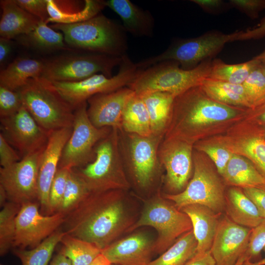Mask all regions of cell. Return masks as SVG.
<instances>
[{
    "label": "cell",
    "mask_w": 265,
    "mask_h": 265,
    "mask_svg": "<svg viewBox=\"0 0 265 265\" xmlns=\"http://www.w3.org/2000/svg\"><path fill=\"white\" fill-rule=\"evenodd\" d=\"M39 201L21 205L16 218L13 248H33L61 227L65 215L56 212L44 215L40 210Z\"/></svg>",
    "instance_id": "cell-14"
},
{
    "label": "cell",
    "mask_w": 265,
    "mask_h": 265,
    "mask_svg": "<svg viewBox=\"0 0 265 265\" xmlns=\"http://www.w3.org/2000/svg\"><path fill=\"white\" fill-rule=\"evenodd\" d=\"M211 99L229 106L250 108L242 84H234L207 78L201 85Z\"/></svg>",
    "instance_id": "cell-33"
},
{
    "label": "cell",
    "mask_w": 265,
    "mask_h": 265,
    "mask_svg": "<svg viewBox=\"0 0 265 265\" xmlns=\"http://www.w3.org/2000/svg\"><path fill=\"white\" fill-rule=\"evenodd\" d=\"M0 265H3V264H0Z\"/></svg>",
    "instance_id": "cell-62"
},
{
    "label": "cell",
    "mask_w": 265,
    "mask_h": 265,
    "mask_svg": "<svg viewBox=\"0 0 265 265\" xmlns=\"http://www.w3.org/2000/svg\"><path fill=\"white\" fill-rule=\"evenodd\" d=\"M146 226L153 227L158 232L154 252L159 254L163 253L181 236L192 230L188 215L162 196L159 191L145 203L140 217L128 232Z\"/></svg>",
    "instance_id": "cell-7"
},
{
    "label": "cell",
    "mask_w": 265,
    "mask_h": 265,
    "mask_svg": "<svg viewBox=\"0 0 265 265\" xmlns=\"http://www.w3.org/2000/svg\"><path fill=\"white\" fill-rule=\"evenodd\" d=\"M244 255L239 259L235 265H242L243 263L245 262V257Z\"/></svg>",
    "instance_id": "cell-59"
},
{
    "label": "cell",
    "mask_w": 265,
    "mask_h": 265,
    "mask_svg": "<svg viewBox=\"0 0 265 265\" xmlns=\"http://www.w3.org/2000/svg\"><path fill=\"white\" fill-rule=\"evenodd\" d=\"M87 108V102H85L75 110L72 132L63 150L58 168L72 169L91 162L95 158L96 146L112 130L94 126L88 117Z\"/></svg>",
    "instance_id": "cell-10"
},
{
    "label": "cell",
    "mask_w": 265,
    "mask_h": 265,
    "mask_svg": "<svg viewBox=\"0 0 265 265\" xmlns=\"http://www.w3.org/2000/svg\"><path fill=\"white\" fill-rule=\"evenodd\" d=\"M123 57L95 53L61 56L44 61L41 77L52 82H77L100 74L110 78Z\"/></svg>",
    "instance_id": "cell-11"
},
{
    "label": "cell",
    "mask_w": 265,
    "mask_h": 265,
    "mask_svg": "<svg viewBox=\"0 0 265 265\" xmlns=\"http://www.w3.org/2000/svg\"><path fill=\"white\" fill-rule=\"evenodd\" d=\"M197 149L210 157L214 163L217 172L221 176L232 157L233 153L221 144L201 145Z\"/></svg>",
    "instance_id": "cell-43"
},
{
    "label": "cell",
    "mask_w": 265,
    "mask_h": 265,
    "mask_svg": "<svg viewBox=\"0 0 265 265\" xmlns=\"http://www.w3.org/2000/svg\"><path fill=\"white\" fill-rule=\"evenodd\" d=\"M225 211L233 222L253 229L264 219L241 188L231 186L225 193Z\"/></svg>",
    "instance_id": "cell-27"
},
{
    "label": "cell",
    "mask_w": 265,
    "mask_h": 265,
    "mask_svg": "<svg viewBox=\"0 0 265 265\" xmlns=\"http://www.w3.org/2000/svg\"><path fill=\"white\" fill-rule=\"evenodd\" d=\"M119 132L117 129H112L96 146L95 159L82 167L72 169L90 192L127 191L130 187L121 155Z\"/></svg>",
    "instance_id": "cell-5"
},
{
    "label": "cell",
    "mask_w": 265,
    "mask_h": 265,
    "mask_svg": "<svg viewBox=\"0 0 265 265\" xmlns=\"http://www.w3.org/2000/svg\"><path fill=\"white\" fill-rule=\"evenodd\" d=\"M111 265L107 259L102 254L89 265Z\"/></svg>",
    "instance_id": "cell-54"
},
{
    "label": "cell",
    "mask_w": 265,
    "mask_h": 265,
    "mask_svg": "<svg viewBox=\"0 0 265 265\" xmlns=\"http://www.w3.org/2000/svg\"><path fill=\"white\" fill-rule=\"evenodd\" d=\"M44 149L11 165L0 168V185L5 190L8 201L21 205L39 201L38 169Z\"/></svg>",
    "instance_id": "cell-16"
},
{
    "label": "cell",
    "mask_w": 265,
    "mask_h": 265,
    "mask_svg": "<svg viewBox=\"0 0 265 265\" xmlns=\"http://www.w3.org/2000/svg\"><path fill=\"white\" fill-rule=\"evenodd\" d=\"M125 133L128 166L136 186L146 189L153 184L161 166L159 150L163 136Z\"/></svg>",
    "instance_id": "cell-13"
},
{
    "label": "cell",
    "mask_w": 265,
    "mask_h": 265,
    "mask_svg": "<svg viewBox=\"0 0 265 265\" xmlns=\"http://www.w3.org/2000/svg\"><path fill=\"white\" fill-rule=\"evenodd\" d=\"M122 129L121 132L143 136H149L152 134L147 107L142 97L135 93L130 99L124 109Z\"/></svg>",
    "instance_id": "cell-32"
},
{
    "label": "cell",
    "mask_w": 265,
    "mask_h": 265,
    "mask_svg": "<svg viewBox=\"0 0 265 265\" xmlns=\"http://www.w3.org/2000/svg\"><path fill=\"white\" fill-rule=\"evenodd\" d=\"M90 193L82 179L74 169H70L63 198L57 212L66 215Z\"/></svg>",
    "instance_id": "cell-39"
},
{
    "label": "cell",
    "mask_w": 265,
    "mask_h": 265,
    "mask_svg": "<svg viewBox=\"0 0 265 265\" xmlns=\"http://www.w3.org/2000/svg\"><path fill=\"white\" fill-rule=\"evenodd\" d=\"M229 3L252 19L257 18L265 9V0H231Z\"/></svg>",
    "instance_id": "cell-46"
},
{
    "label": "cell",
    "mask_w": 265,
    "mask_h": 265,
    "mask_svg": "<svg viewBox=\"0 0 265 265\" xmlns=\"http://www.w3.org/2000/svg\"><path fill=\"white\" fill-rule=\"evenodd\" d=\"M193 174L186 187L182 192L166 194L164 197L172 201L181 210L192 204L209 208L215 213L225 211V193L224 185L214 169L200 155L193 154Z\"/></svg>",
    "instance_id": "cell-9"
},
{
    "label": "cell",
    "mask_w": 265,
    "mask_h": 265,
    "mask_svg": "<svg viewBox=\"0 0 265 265\" xmlns=\"http://www.w3.org/2000/svg\"><path fill=\"white\" fill-rule=\"evenodd\" d=\"M106 5L120 17L127 32L136 37L153 36L155 21L148 10L129 0H108L106 1Z\"/></svg>",
    "instance_id": "cell-22"
},
{
    "label": "cell",
    "mask_w": 265,
    "mask_h": 265,
    "mask_svg": "<svg viewBox=\"0 0 265 265\" xmlns=\"http://www.w3.org/2000/svg\"><path fill=\"white\" fill-rule=\"evenodd\" d=\"M263 134H264V138L265 139V131H264V132H263Z\"/></svg>",
    "instance_id": "cell-61"
},
{
    "label": "cell",
    "mask_w": 265,
    "mask_h": 265,
    "mask_svg": "<svg viewBox=\"0 0 265 265\" xmlns=\"http://www.w3.org/2000/svg\"><path fill=\"white\" fill-rule=\"evenodd\" d=\"M261 60L253 58L243 63L229 64L219 58L212 61L209 79L234 84H242Z\"/></svg>",
    "instance_id": "cell-35"
},
{
    "label": "cell",
    "mask_w": 265,
    "mask_h": 265,
    "mask_svg": "<svg viewBox=\"0 0 265 265\" xmlns=\"http://www.w3.org/2000/svg\"><path fill=\"white\" fill-rule=\"evenodd\" d=\"M184 265H215V263L210 250L201 254L196 253Z\"/></svg>",
    "instance_id": "cell-50"
},
{
    "label": "cell",
    "mask_w": 265,
    "mask_h": 265,
    "mask_svg": "<svg viewBox=\"0 0 265 265\" xmlns=\"http://www.w3.org/2000/svg\"><path fill=\"white\" fill-rule=\"evenodd\" d=\"M8 201V197L3 187L0 185V206L2 208Z\"/></svg>",
    "instance_id": "cell-55"
},
{
    "label": "cell",
    "mask_w": 265,
    "mask_h": 265,
    "mask_svg": "<svg viewBox=\"0 0 265 265\" xmlns=\"http://www.w3.org/2000/svg\"><path fill=\"white\" fill-rule=\"evenodd\" d=\"M111 265H112V264H111Z\"/></svg>",
    "instance_id": "cell-63"
},
{
    "label": "cell",
    "mask_w": 265,
    "mask_h": 265,
    "mask_svg": "<svg viewBox=\"0 0 265 265\" xmlns=\"http://www.w3.org/2000/svg\"><path fill=\"white\" fill-rule=\"evenodd\" d=\"M198 242L192 230L181 236L149 265H184L197 253Z\"/></svg>",
    "instance_id": "cell-34"
},
{
    "label": "cell",
    "mask_w": 265,
    "mask_h": 265,
    "mask_svg": "<svg viewBox=\"0 0 265 265\" xmlns=\"http://www.w3.org/2000/svg\"><path fill=\"white\" fill-rule=\"evenodd\" d=\"M72 132V127L50 132L39 162L38 174V201L40 212L49 215V195L58 168L64 147Z\"/></svg>",
    "instance_id": "cell-19"
},
{
    "label": "cell",
    "mask_w": 265,
    "mask_h": 265,
    "mask_svg": "<svg viewBox=\"0 0 265 265\" xmlns=\"http://www.w3.org/2000/svg\"><path fill=\"white\" fill-rule=\"evenodd\" d=\"M251 231L221 214L210 249L215 265H235L247 250Z\"/></svg>",
    "instance_id": "cell-18"
},
{
    "label": "cell",
    "mask_w": 265,
    "mask_h": 265,
    "mask_svg": "<svg viewBox=\"0 0 265 265\" xmlns=\"http://www.w3.org/2000/svg\"><path fill=\"white\" fill-rule=\"evenodd\" d=\"M154 244L147 234L138 232L115 241L101 254L114 265H149Z\"/></svg>",
    "instance_id": "cell-21"
},
{
    "label": "cell",
    "mask_w": 265,
    "mask_h": 265,
    "mask_svg": "<svg viewBox=\"0 0 265 265\" xmlns=\"http://www.w3.org/2000/svg\"><path fill=\"white\" fill-rule=\"evenodd\" d=\"M48 265H72L71 261L59 252L52 259Z\"/></svg>",
    "instance_id": "cell-53"
},
{
    "label": "cell",
    "mask_w": 265,
    "mask_h": 265,
    "mask_svg": "<svg viewBox=\"0 0 265 265\" xmlns=\"http://www.w3.org/2000/svg\"><path fill=\"white\" fill-rule=\"evenodd\" d=\"M134 94L127 86L88 99L87 114L92 124L97 128L108 127L121 132L124 109Z\"/></svg>",
    "instance_id": "cell-20"
},
{
    "label": "cell",
    "mask_w": 265,
    "mask_h": 265,
    "mask_svg": "<svg viewBox=\"0 0 265 265\" xmlns=\"http://www.w3.org/2000/svg\"><path fill=\"white\" fill-rule=\"evenodd\" d=\"M44 61L25 57L18 58L0 72V86L17 91L31 78L41 77Z\"/></svg>",
    "instance_id": "cell-30"
},
{
    "label": "cell",
    "mask_w": 265,
    "mask_h": 265,
    "mask_svg": "<svg viewBox=\"0 0 265 265\" xmlns=\"http://www.w3.org/2000/svg\"><path fill=\"white\" fill-rule=\"evenodd\" d=\"M116 75L97 74L77 82H52L62 97L74 108L91 97L128 86L140 69L127 54L123 57Z\"/></svg>",
    "instance_id": "cell-12"
},
{
    "label": "cell",
    "mask_w": 265,
    "mask_h": 265,
    "mask_svg": "<svg viewBox=\"0 0 265 265\" xmlns=\"http://www.w3.org/2000/svg\"><path fill=\"white\" fill-rule=\"evenodd\" d=\"M12 40L0 38V64L1 66L8 56L12 49Z\"/></svg>",
    "instance_id": "cell-52"
},
{
    "label": "cell",
    "mask_w": 265,
    "mask_h": 265,
    "mask_svg": "<svg viewBox=\"0 0 265 265\" xmlns=\"http://www.w3.org/2000/svg\"><path fill=\"white\" fill-rule=\"evenodd\" d=\"M260 66L262 68L263 74L265 77V59L260 60Z\"/></svg>",
    "instance_id": "cell-60"
},
{
    "label": "cell",
    "mask_w": 265,
    "mask_h": 265,
    "mask_svg": "<svg viewBox=\"0 0 265 265\" xmlns=\"http://www.w3.org/2000/svg\"><path fill=\"white\" fill-rule=\"evenodd\" d=\"M0 133L21 159L45 148L50 132L42 128L24 106L15 114L0 118Z\"/></svg>",
    "instance_id": "cell-15"
},
{
    "label": "cell",
    "mask_w": 265,
    "mask_h": 265,
    "mask_svg": "<svg viewBox=\"0 0 265 265\" xmlns=\"http://www.w3.org/2000/svg\"><path fill=\"white\" fill-rule=\"evenodd\" d=\"M239 112L233 106L211 99L201 85L192 87L175 97L165 138H177L192 143L200 128L234 118Z\"/></svg>",
    "instance_id": "cell-2"
},
{
    "label": "cell",
    "mask_w": 265,
    "mask_h": 265,
    "mask_svg": "<svg viewBox=\"0 0 265 265\" xmlns=\"http://www.w3.org/2000/svg\"><path fill=\"white\" fill-rule=\"evenodd\" d=\"M246 196L253 203L260 215L265 218V190L256 187L242 189Z\"/></svg>",
    "instance_id": "cell-48"
},
{
    "label": "cell",
    "mask_w": 265,
    "mask_h": 265,
    "mask_svg": "<svg viewBox=\"0 0 265 265\" xmlns=\"http://www.w3.org/2000/svg\"><path fill=\"white\" fill-rule=\"evenodd\" d=\"M17 91L24 106L47 131L72 127L75 108L62 97L52 81L41 76L33 78Z\"/></svg>",
    "instance_id": "cell-4"
},
{
    "label": "cell",
    "mask_w": 265,
    "mask_h": 265,
    "mask_svg": "<svg viewBox=\"0 0 265 265\" xmlns=\"http://www.w3.org/2000/svg\"><path fill=\"white\" fill-rule=\"evenodd\" d=\"M21 7L41 21L47 23L50 18L47 0H14Z\"/></svg>",
    "instance_id": "cell-45"
},
{
    "label": "cell",
    "mask_w": 265,
    "mask_h": 265,
    "mask_svg": "<svg viewBox=\"0 0 265 265\" xmlns=\"http://www.w3.org/2000/svg\"><path fill=\"white\" fill-rule=\"evenodd\" d=\"M192 143L177 138H164L159 157L166 171L165 186L171 194L183 191L188 183L193 165Z\"/></svg>",
    "instance_id": "cell-17"
},
{
    "label": "cell",
    "mask_w": 265,
    "mask_h": 265,
    "mask_svg": "<svg viewBox=\"0 0 265 265\" xmlns=\"http://www.w3.org/2000/svg\"><path fill=\"white\" fill-rule=\"evenodd\" d=\"M50 18L47 23L73 24L90 19L106 6V1L85 0L80 8L74 1L47 0Z\"/></svg>",
    "instance_id": "cell-25"
},
{
    "label": "cell",
    "mask_w": 265,
    "mask_h": 265,
    "mask_svg": "<svg viewBox=\"0 0 265 265\" xmlns=\"http://www.w3.org/2000/svg\"><path fill=\"white\" fill-rule=\"evenodd\" d=\"M235 37L236 32L225 34L212 31L194 38L179 39L161 53L135 64L138 69L143 70L160 62L172 60L178 62L182 69H191L202 62L212 59L227 43L235 41Z\"/></svg>",
    "instance_id": "cell-8"
},
{
    "label": "cell",
    "mask_w": 265,
    "mask_h": 265,
    "mask_svg": "<svg viewBox=\"0 0 265 265\" xmlns=\"http://www.w3.org/2000/svg\"><path fill=\"white\" fill-rule=\"evenodd\" d=\"M17 151L0 133V165L5 167L13 164L21 159Z\"/></svg>",
    "instance_id": "cell-47"
},
{
    "label": "cell",
    "mask_w": 265,
    "mask_h": 265,
    "mask_svg": "<svg viewBox=\"0 0 265 265\" xmlns=\"http://www.w3.org/2000/svg\"><path fill=\"white\" fill-rule=\"evenodd\" d=\"M265 36V17L255 27L246 30L237 31L236 40L257 39Z\"/></svg>",
    "instance_id": "cell-49"
},
{
    "label": "cell",
    "mask_w": 265,
    "mask_h": 265,
    "mask_svg": "<svg viewBox=\"0 0 265 265\" xmlns=\"http://www.w3.org/2000/svg\"><path fill=\"white\" fill-rule=\"evenodd\" d=\"M138 95L142 97L147 107L152 134L164 137L176 96L161 91Z\"/></svg>",
    "instance_id": "cell-29"
},
{
    "label": "cell",
    "mask_w": 265,
    "mask_h": 265,
    "mask_svg": "<svg viewBox=\"0 0 265 265\" xmlns=\"http://www.w3.org/2000/svg\"><path fill=\"white\" fill-rule=\"evenodd\" d=\"M221 144L232 153L250 160L265 180V139L263 132H249L235 138L222 140Z\"/></svg>",
    "instance_id": "cell-28"
},
{
    "label": "cell",
    "mask_w": 265,
    "mask_h": 265,
    "mask_svg": "<svg viewBox=\"0 0 265 265\" xmlns=\"http://www.w3.org/2000/svg\"><path fill=\"white\" fill-rule=\"evenodd\" d=\"M70 169L58 168L49 195V215L56 213L61 205Z\"/></svg>",
    "instance_id": "cell-41"
},
{
    "label": "cell",
    "mask_w": 265,
    "mask_h": 265,
    "mask_svg": "<svg viewBox=\"0 0 265 265\" xmlns=\"http://www.w3.org/2000/svg\"><path fill=\"white\" fill-rule=\"evenodd\" d=\"M192 2L199 5L204 10L212 11L221 8L223 2L220 0H192Z\"/></svg>",
    "instance_id": "cell-51"
},
{
    "label": "cell",
    "mask_w": 265,
    "mask_h": 265,
    "mask_svg": "<svg viewBox=\"0 0 265 265\" xmlns=\"http://www.w3.org/2000/svg\"><path fill=\"white\" fill-rule=\"evenodd\" d=\"M47 24L41 21L33 30L16 39L23 46L40 51L68 49L65 44L63 34Z\"/></svg>",
    "instance_id": "cell-31"
},
{
    "label": "cell",
    "mask_w": 265,
    "mask_h": 265,
    "mask_svg": "<svg viewBox=\"0 0 265 265\" xmlns=\"http://www.w3.org/2000/svg\"></svg>",
    "instance_id": "cell-64"
},
{
    "label": "cell",
    "mask_w": 265,
    "mask_h": 265,
    "mask_svg": "<svg viewBox=\"0 0 265 265\" xmlns=\"http://www.w3.org/2000/svg\"><path fill=\"white\" fill-rule=\"evenodd\" d=\"M254 58L259 60L265 59V49L262 53H261L260 54H259Z\"/></svg>",
    "instance_id": "cell-58"
},
{
    "label": "cell",
    "mask_w": 265,
    "mask_h": 265,
    "mask_svg": "<svg viewBox=\"0 0 265 265\" xmlns=\"http://www.w3.org/2000/svg\"><path fill=\"white\" fill-rule=\"evenodd\" d=\"M23 106L19 93L0 86V118L12 116Z\"/></svg>",
    "instance_id": "cell-44"
},
{
    "label": "cell",
    "mask_w": 265,
    "mask_h": 265,
    "mask_svg": "<svg viewBox=\"0 0 265 265\" xmlns=\"http://www.w3.org/2000/svg\"><path fill=\"white\" fill-rule=\"evenodd\" d=\"M65 234L60 228L36 247L28 249L13 248V253L22 265H48L54 249Z\"/></svg>",
    "instance_id": "cell-36"
},
{
    "label": "cell",
    "mask_w": 265,
    "mask_h": 265,
    "mask_svg": "<svg viewBox=\"0 0 265 265\" xmlns=\"http://www.w3.org/2000/svg\"><path fill=\"white\" fill-rule=\"evenodd\" d=\"M0 35L9 39L16 38L33 30L41 21L18 5L14 0H1Z\"/></svg>",
    "instance_id": "cell-24"
},
{
    "label": "cell",
    "mask_w": 265,
    "mask_h": 265,
    "mask_svg": "<svg viewBox=\"0 0 265 265\" xmlns=\"http://www.w3.org/2000/svg\"><path fill=\"white\" fill-rule=\"evenodd\" d=\"M263 250L265 251V246L264 247ZM242 265H265V258L261 259L256 262H244Z\"/></svg>",
    "instance_id": "cell-57"
},
{
    "label": "cell",
    "mask_w": 265,
    "mask_h": 265,
    "mask_svg": "<svg viewBox=\"0 0 265 265\" xmlns=\"http://www.w3.org/2000/svg\"><path fill=\"white\" fill-rule=\"evenodd\" d=\"M252 109L257 110L260 113L258 115L260 120L265 122V103Z\"/></svg>",
    "instance_id": "cell-56"
},
{
    "label": "cell",
    "mask_w": 265,
    "mask_h": 265,
    "mask_svg": "<svg viewBox=\"0 0 265 265\" xmlns=\"http://www.w3.org/2000/svg\"><path fill=\"white\" fill-rule=\"evenodd\" d=\"M50 26L60 31L65 42L72 48L120 57L127 54V32L122 25L102 14L78 23H55Z\"/></svg>",
    "instance_id": "cell-3"
},
{
    "label": "cell",
    "mask_w": 265,
    "mask_h": 265,
    "mask_svg": "<svg viewBox=\"0 0 265 265\" xmlns=\"http://www.w3.org/2000/svg\"><path fill=\"white\" fill-rule=\"evenodd\" d=\"M60 243L59 251L71 261L72 265H89L101 254L94 244L66 234Z\"/></svg>",
    "instance_id": "cell-37"
},
{
    "label": "cell",
    "mask_w": 265,
    "mask_h": 265,
    "mask_svg": "<svg viewBox=\"0 0 265 265\" xmlns=\"http://www.w3.org/2000/svg\"><path fill=\"white\" fill-rule=\"evenodd\" d=\"M242 85L251 109L265 103V77L260 63L251 71Z\"/></svg>",
    "instance_id": "cell-40"
},
{
    "label": "cell",
    "mask_w": 265,
    "mask_h": 265,
    "mask_svg": "<svg viewBox=\"0 0 265 265\" xmlns=\"http://www.w3.org/2000/svg\"><path fill=\"white\" fill-rule=\"evenodd\" d=\"M212 61V59H207L189 70L182 69L175 61L160 62L140 69L128 87L137 94L161 91L177 96L192 87L201 85L209 78Z\"/></svg>",
    "instance_id": "cell-6"
},
{
    "label": "cell",
    "mask_w": 265,
    "mask_h": 265,
    "mask_svg": "<svg viewBox=\"0 0 265 265\" xmlns=\"http://www.w3.org/2000/svg\"><path fill=\"white\" fill-rule=\"evenodd\" d=\"M180 210L187 214L191 221L192 231L198 242L197 254L210 251L222 213H215L199 204L189 205Z\"/></svg>",
    "instance_id": "cell-23"
},
{
    "label": "cell",
    "mask_w": 265,
    "mask_h": 265,
    "mask_svg": "<svg viewBox=\"0 0 265 265\" xmlns=\"http://www.w3.org/2000/svg\"><path fill=\"white\" fill-rule=\"evenodd\" d=\"M265 246V218L252 229L248 246L244 254L245 262L254 263L261 260V252Z\"/></svg>",
    "instance_id": "cell-42"
},
{
    "label": "cell",
    "mask_w": 265,
    "mask_h": 265,
    "mask_svg": "<svg viewBox=\"0 0 265 265\" xmlns=\"http://www.w3.org/2000/svg\"><path fill=\"white\" fill-rule=\"evenodd\" d=\"M21 205L8 201L0 212V255L3 256L13 249L16 218Z\"/></svg>",
    "instance_id": "cell-38"
},
{
    "label": "cell",
    "mask_w": 265,
    "mask_h": 265,
    "mask_svg": "<svg viewBox=\"0 0 265 265\" xmlns=\"http://www.w3.org/2000/svg\"><path fill=\"white\" fill-rule=\"evenodd\" d=\"M221 176L224 183L231 186L265 190V180L254 164L246 158L237 154L233 153Z\"/></svg>",
    "instance_id": "cell-26"
},
{
    "label": "cell",
    "mask_w": 265,
    "mask_h": 265,
    "mask_svg": "<svg viewBox=\"0 0 265 265\" xmlns=\"http://www.w3.org/2000/svg\"><path fill=\"white\" fill-rule=\"evenodd\" d=\"M126 191L90 192L65 215L61 229L103 250L128 232L137 220Z\"/></svg>",
    "instance_id": "cell-1"
}]
</instances>
